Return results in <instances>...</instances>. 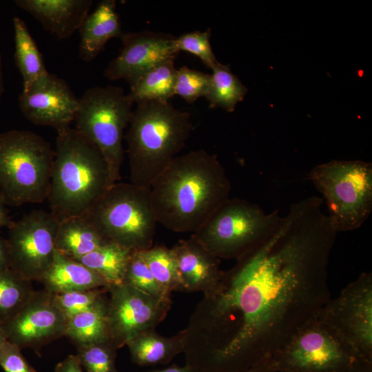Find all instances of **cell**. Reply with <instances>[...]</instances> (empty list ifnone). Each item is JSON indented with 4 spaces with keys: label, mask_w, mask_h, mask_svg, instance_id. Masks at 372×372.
Wrapping results in <instances>:
<instances>
[{
    "label": "cell",
    "mask_w": 372,
    "mask_h": 372,
    "mask_svg": "<svg viewBox=\"0 0 372 372\" xmlns=\"http://www.w3.org/2000/svg\"><path fill=\"white\" fill-rule=\"evenodd\" d=\"M56 132L48 200L59 222L84 216L114 183L105 158L92 143L70 126Z\"/></svg>",
    "instance_id": "3"
},
{
    "label": "cell",
    "mask_w": 372,
    "mask_h": 372,
    "mask_svg": "<svg viewBox=\"0 0 372 372\" xmlns=\"http://www.w3.org/2000/svg\"><path fill=\"white\" fill-rule=\"evenodd\" d=\"M175 37L151 31L125 32L123 48L106 68L104 75L111 81L128 83L156 64L176 57L172 45Z\"/></svg>",
    "instance_id": "16"
},
{
    "label": "cell",
    "mask_w": 372,
    "mask_h": 372,
    "mask_svg": "<svg viewBox=\"0 0 372 372\" xmlns=\"http://www.w3.org/2000/svg\"><path fill=\"white\" fill-rule=\"evenodd\" d=\"M309 179L324 196L337 233L360 227L372 211V164L331 161L314 167Z\"/></svg>",
    "instance_id": "9"
},
{
    "label": "cell",
    "mask_w": 372,
    "mask_h": 372,
    "mask_svg": "<svg viewBox=\"0 0 372 372\" xmlns=\"http://www.w3.org/2000/svg\"><path fill=\"white\" fill-rule=\"evenodd\" d=\"M107 293L110 340L118 349L138 333L155 329L170 309L171 300L157 298L127 284L110 285Z\"/></svg>",
    "instance_id": "13"
},
{
    "label": "cell",
    "mask_w": 372,
    "mask_h": 372,
    "mask_svg": "<svg viewBox=\"0 0 372 372\" xmlns=\"http://www.w3.org/2000/svg\"><path fill=\"white\" fill-rule=\"evenodd\" d=\"M271 359L276 372H348L362 360L318 318L295 333Z\"/></svg>",
    "instance_id": "10"
},
{
    "label": "cell",
    "mask_w": 372,
    "mask_h": 372,
    "mask_svg": "<svg viewBox=\"0 0 372 372\" xmlns=\"http://www.w3.org/2000/svg\"><path fill=\"white\" fill-rule=\"evenodd\" d=\"M280 218L278 209L266 213L256 204L229 198L191 236L218 258L238 260L261 245Z\"/></svg>",
    "instance_id": "7"
},
{
    "label": "cell",
    "mask_w": 372,
    "mask_h": 372,
    "mask_svg": "<svg viewBox=\"0 0 372 372\" xmlns=\"http://www.w3.org/2000/svg\"><path fill=\"white\" fill-rule=\"evenodd\" d=\"M123 283L130 285L157 298L171 300V293L154 279L141 251L132 252Z\"/></svg>",
    "instance_id": "30"
},
{
    "label": "cell",
    "mask_w": 372,
    "mask_h": 372,
    "mask_svg": "<svg viewBox=\"0 0 372 372\" xmlns=\"http://www.w3.org/2000/svg\"><path fill=\"white\" fill-rule=\"evenodd\" d=\"M14 3L31 14L46 31L59 39H65L80 29L93 1L15 0Z\"/></svg>",
    "instance_id": "18"
},
{
    "label": "cell",
    "mask_w": 372,
    "mask_h": 372,
    "mask_svg": "<svg viewBox=\"0 0 372 372\" xmlns=\"http://www.w3.org/2000/svg\"><path fill=\"white\" fill-rule=\"evenodd\" d=\"M54 372H85L76 355H70L59 362Z\"/></svg>",
    "instance_id": "36"
},
{
    "label": "cell",
    "mask_w": 372,
    "mask_h": 372,
    "mask_svg": "<svg viewBox=\"0 0 372 372\" xmlns=\"http://www.w3.org/2000/svg\"><path fill=\"white\" fill-rule=\"evenodd\" d=\"M238 372H276L271 357L266 358L253 366Z\"/></svg>",
    "instance_id": "38"
},
{
    "label": "cell",
    "mask_w": 372,
    "mask_h": 372,
    "mask_svg": "<svg viewBox=\"0 0 372 372\" xmlns=\"http://www.w3.org/2000/svg\"><path fill=\"white\" fill-rule=\"evenodd\" d=\"M108 242L84 217H71L59 222L55 249L59 254L77 260Z\"/></svg>",
    "instance_id": "21"
},
{
    "label": "cell",
    "mask_w": 372,
    "mask_h": 372,
    "mask_svg": "<svg viewBox=\"0 0 372 372\" xmlns=\"http://www.w3.org/2000/svg\"><path fill=\"white\" fill-rule=\"evenodd\" d=\"M35 291L11 268H0V322L6 324L28 302Z\"/></svg>",
    "instance_id": "28"
},
{
    "label": "cell",
    "mask_w": 372,
    "mask_h": 372,
    "mask_svg": "<svg viewBox=\"0 0 372 372\" xmlns=\"http://www.w3.org/2000/svg\"><path fill=\"white\" fill-rule=\"evenodd\" d=\"M149 191L158 224L192 234L229 198L231 183L217 157L198 149L176 156Z\"/></svg>",
    "instance_id": "2"
},
{
    "label": "cell",
    "mask_w": 372,
    "mask_h": 372,
    "mask_svg": "<svg viewBox=\"0 0 372 372\" xmlns=\"http://www.w3.org/2000/svg\"><path fill=\"white\" fill-rule=\"evenodd\" d=\"M5 91L2 56L0 50V99Z\"/></svg>",
    "instance_id": "42"
},
{
    "label": "cell",
    "mask_w": 372,
    "mask_h": 372,
    "mask_svg": "<svg viewBox=\"0 0 372 372\" xmlns=\"http://www.w3.org/2000/svg\"><path fill=\"white\" fill-rule=\"evenodd\" d=\"M83 216L110 242L132 251L153 246L158 223L149 188L116 182Z\"/></svg>",
    "instance_id": "6"
},
{
    "label": "cell",
    "mask_w": 372,
    "mask_h": 372,
    "mask_svg": "<svg viewBox=\"0 0 372 372\" xmlns=\"http://www.w3.org/2000/svg\"><path fill=\"white\" fill-rule=\"evenodd\" d=\"M17 345L6 341L0 347V366L4 372H37Z\"/></svg>",
    "instance_id": "35"
},
{
    "label": "cell",
    "mask_w": 372,
    "mask_h": 372,
    "mask_svg": "<svg viewBox=\"0 0 372 372\" xmlns=\"http://www.w3.org/2000/svg\"><path fill=\"white\" fill-rule=\"evenodd\" d=\"M191 114L169 102L136 103L125 136L131 183L149 188L178 156L192 131Z\"/></svg>",
    "instance_id": "4"
},
{
    "label": "cell",
    "mask_w": 372,
    "mask_h": 372,
    "mask_svg": "<svg viewBox=\"0 0 372 372\" xmlns=\"http://www.w3.org/2000/svg\"><path fill=\"white\" fill-rule=\"evenodd\" d=\"M348 372H372V362L359 360Z\"/></svg>",
    "instance_id": "40"
},
{
    "label": "cell",
    "mask_w": 372,
    "mask_h": 372,
    "mask_svg": "<svg viewBox=\"0 0 372 372\" xmlns=\"http://www.w3.org/2000/svg\"><path fill=\"white\" fill-rule=\"evenodd\" d=\"M10 249L8 239L0 236V268H10Z\"/></svg>",
    "instance_id": "37"
},
{
    "label": "cell",
    "mask_w": 372,
    "mask_h": 372,
    "mask_svg": "<svg viewBox=\"0 0 372 372\" xmlns=\"http://www.w3.org/2000/svg\"><path fill=\"white\" fill-rule=\"evenodd\" d=\"M133 251L113 242H107L93 251L77 259L109 285L122 284Z\"/></svg>",
    "instance_id": "26"
},
{
    "label": "cell",
    "mask_w": 372,
    "mask_h": 372,
    "mask_svg": "<svg viewBox=\"0 0 372 372\" xmlns=\"http://www.w3.org/2000/svg\"><path fill=\"white\" fill-rule=\"evenodd\" d=\"M54 156L50 143L32 132L12 130L0 134V195L6 205L48 199Z\"/></svg>",
    "instance_id": "5"
},
{
    "label": "cell",
    "mask_w": 372,
    "mask_h": 372,
    "mask_svg": "<svg viewBox=\"0 0 372 372\" xmlns=\"http://www.w3.org/2000/svg\"><path fill=\"white\" fill-rule=\"evenodd\" d=\"M19 105L23 115L34 125L58 130L74 121L79 99L64 79L50 73L43 81L22 90Z\"/></svg>",
    "instance_id": "15"
},
{
    "label": "cell",
    "mask_w": 372,
    "mask_h": 372,
    "mask_svg": "<svg viewBox=\"0 0 372 372\" xmlns=\"http://www.w3.org/2000/svg\"><path fill=\"white\" fill-rule=\"evenodd\" d=\"M152 275L166 290L182 291V283L176 261L172 249L152 246L141 251Z\"/></svg>",
    "instance_id": "29"
},
{
    "label": "cell",
    "mask_w": 372,
    "mask_h": 372,
    "mask_svg": "<svg viewBox=\"0 0 372 372\" xmlns=\"http://www.w3.org/2000/svg\"><path fill=\"white\" fill-rule=\"evenodd\" d=\"M293 204L271 235L223 271L189 328L211 352L204 372H238L271 358L331 298L328 263L336 239L322 205Z\"/></svg>",
    "instance_id": "1"
},
{
    "label": "cell",
    "mask_w": 372,
    "mask_h": 372,
    "mask_svg": "<svg viewBox=\"0 0 372 372\" xmlns=\"http://www.w3.org/2000/svg\"><path fill=\"white\" fill-rule=\"evenodd\" d=\"M175 59L172 57L156 64L129 83L128 94L134 103L148 101L169 102L174 96L177 70Z\"/></svg>",
    "instance_id": "24"
},
{
    "label": "cell",
    "mask_w": 372,
    "mask_h": 372,
    "mask_svg": "<svg viewBox=\"0 0 372 372\" xmlns=\"http://www.w3.org/2000/svg\"><path fill=\"white\" fill-rule=\"evenodd\" d=\"M318 318L333 329L357 354L372 362V273L363 272L334 299Z\"/></svg>",
    "instance_id": "11"
},
{
    "label": "cell",
    "mask_w": 372,
    "mask_h": 372,
    "mask_svg": "<svg viewBox=\"0 0 372 372\" xmlns=\"http://www.w3.org/2000/svg\"><path fill=\"white\" fill-rule=\"evenodd\" d=\"M210 82L209 74L183 66L176 70L174 95H178L192 103L207 95Z\"/></svg>",
    "instance_id": "32"
},
{
    "label": "cell",
    "mask_w": 372,
    "mask_h": 372,
    "mask_svg": "<svg viewBox=\"0 0 372 372\" xmlns=\"http://www.w3.org/2000/svg\"><path fill=\"white\" fill-rule=\"evenodd\" d=\"M67 319L45 289L35 291L23 307L3 324L7 340L20 349L37 350L65 335Z\"/></svg>",
    "instance_id": "14"
},
{
    "label": "cell",
    "mask_w": 372,
    "mask_h": 372,
    "mask_svg": "<svg viewBox=\"0 0 372 372\" xmlns=\"http://www.w3.org/2000/svg\"><path fill=\"white\" fill-rule=\"evenodd\" d=\"M211 31H192L175 37L173 41V51L178 54L185 51L199 58L211 70L218 62L210 43Z\"/></svg>",
    "instance_id": "34"
},
{
    "label": "cell",
    "mask_w": 372,
    "mask_h": 372,
    "mask_svg": "<svg viewBox=\"0 0 372 372\" xmlns=\"http://www.w3.org/2000/svg\"><path fill=\"white\" fill-rule=\"evenodd\" d=\"M114 0H103L89 13L79 30V56L90 62L102 52L109 40L121 38L123 31Z\"/></svg>",
    "instance_id": "19"
},
{
    "label": "cell",
    "mask_w": 372,
    "mask_h": 372,
    "mask_svg": "<svg viewBox=\"0 0 372 372\" xmlns=\"http://www.w3.org/2000/svg\"></svg>",
    "instance_id": "44"
},
{
    "label": "cell",
    "mask_w": 372,
    "mask_h": 372,
    "mask_svg": "<svg viewBox=\"0 0 372 372\" xmlns=\"http://www.w3.org/2000/svg\"><path fill=\"white\" fill-rule=\"evenodd\" d=\"M134 103L129 94L114 85L90 87L79 99L75 129L101 152L114 183L121 179L124 132Z\"/></svg>",
    "instance_id": "8"
},
{
    "label": "cell",
    "mask_w": 372,
    "mask_h": 372,
    "mask_svg": "<svg viewBox=\"0 0 372 372\" xmlns=\"http://www.w3.org/2000/svg\"><path fill=\"white\" fill-rule=\"evenodd\" d=\"M76 347V355L85 372H118L115 366L118 349L111 341Z\"/></svg>",
    "instance_id": "31"
},
{
    "label": "cell",
    "mask_w": 372,
    "mask_h": 372,
    "mask_svg": "<svg viewBox=\"0 0 372 372\" xmlns=\"http://www.w3.org/2000/svg\"><path fill=\"white\" fill-rule=\"evenodd\" d=\"M7 341L6 335L2 323L0 322V347Z\"/></svg>",
    "instance_id": "43"
},
{
    "label": "cell",
    "mask_w": 372,
    "mask_h": 372,
    "mask_svg": "<svg viewBox=\"0 0 372 372\" xmlns=\"http://www.w3.org/2000/svg\"><path fill=\"white\" fill-rule=\"evenodd\" d=\"M185 341L184 330L176 335L164 337L152 329L138 333L126 346L135 364L153 366L166 364L176 355L183 352Z\"/></svg>",
    "instance_id": "22"
},
{
    "label": "cell",
    "mask_w": 372,
    "mask_h": 372,
    "mask_svg": "<svg viewBox=\"0 0 372 372\" xmlns=\"http://www.w3.org/2000/svg\"><path fill=\"white\" fill-rule=\"evenodd\" d=\"M59 221L51 212L33 210L8 227L10 268L22 278L39 280L56 253Z\"/></svg>",
    "instance_id": "12"
},
{
    "label": "cell",
    "mask_w": 372,
    "mask_h": 372,
    "mask_svg": "<svg viewBox=\"0 0 372 372\" xmlns=\"http://www.w3.org/2000/svg\"><path fill=\"white\" fill-rule=\"evenodd\" d=\"M210 87L205 96L211 107L233 112L247 92V87L234 74L229 65L218 62L211 69Z\"/></svg>",
    "instance_id": "27"
},
{
    "label": "cell",
    "mask_w": 372,
    "mask_h": 372,
    "mask_svg": "<svg viewBox=\"0 0 372 372\" xmlns=\"http://www.w3.org/2000/svg\"><path fill=\"white\" fill-rule=\"evenodd\" d=\"M146 372H196V371L187 365L184 366L172 365L170 366L163 368L161 369L149 371H146Z\"/></svg>",
    "instance_id": "41"
},
{
    "label": "cell",
    "mask_w": 372,
    "mask_h": 372,
    "mask_svg": "<svg viewBox=\"0 0 372 372\" xmlns=\"http://www.w3.org/2000/svg\"><path fill=\"white\" fill-rule=\"evenodd\" d=\"M64 336L76 347L111 341L106 294L90 309L69 318Z\"/></svg>",
    "instance_id": "25"
},
{
    "label": "cell",
    "mask_w": 372,
    "mask_h": 372,
    "mask_svg": "<svg viewBox=\"0 0 372 372\" xmlns=\"http://www.w3.org/2000/svg\"><path fill=\"white\" fill-rule=\"evenodd\" d=\"M6 206L3 198L0 195V229L3 227L8 228L13 222L8 216Z\"/></svg>",
    "instance_id": "39"
},
{
    "label": "cell",
    "mask_w": 372,
    "mask_h": 372,
    "mask_svg": "<svg viewBox=\"0 0 372 372\" xmlns=\"http://www.w3.org/2000/svg\"><path fill=\"white\" fill-rule=\"evenodd\" d=\"M107 292V288H97L51 293L54 303L68 320L94 306Z\"/></svg>",
    "instance_id": "33"
},
{
    "label": "cell",
    "mask_w": 372,
    "mask_h": 372,
    "mask_svg": "<svg viewBox=\"0 0 372 372\" xmlns=\"http://www.w3.org/2000/svg\"><path fill=\"white\" fill-rule=\"evenodd\" d=\"M39 281L44 289L52 293L110 286L98 273L79 261L56 251L52 265Z\"/></svg>",
    "instance_id": "20"
},
{
    "label": "cell",
    "mask_w": 372,
    "mask_h": 372,
    "mask_svg": "<svg viewBox=\"0 0 372 372\" xmlns=\"http://www.w3.org/2000/svg\"><path fill=\"white\" fill-rule=\"evenodd\" d=\"M12 21L14 59L23 79V90H27L45 80L50 72L25 23L19 17H14Z\"/></svg>",
    "instance_id": "23"
},
{
    "label": "cell",
    "mask_w": 372,
    "mask_h": 372,
    "mask_svg": "<svg viewBox=\"0 0 372 372\" xmlns=\"http://www.w3.org/2000/svg\"><path fill=\"white\" fill-rule=\"evenodd\" d=\"M182 291L208 293L219 283L223 271L220 259L192 236L180 240L173 248Z\"/></svg>",
    "instance_id": "17"
}]
</instances>
